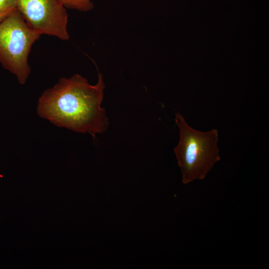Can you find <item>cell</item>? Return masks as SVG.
Masks as SVG:
<instances>
[{
  "label": "cell",
  "instance_id": "obj_6",
  "mask_svg": "<svg viewBox=\"0 0 269 269\" xmlns=\"http://www.w3.org/2000/svg\"><path fill=\"white\" fill-rule=\"evenodd\" d=\"M15 0H0V21L16 9Z\"/></svg>",
  "mask_w": 269,
  "mask_h": 269
},
{
  "label": "cell",
  "instance_id": "obj_2",
  "mask_svg": "<svg viewBox=\"0 0 269 269\" xmlns=\"http://www.w3.org/2000/svg\"><path fill=\"white\" fill-rule=\"evenodd\" d=\"M175 121L179 130V140L174 152L181 169L182 183L188 184L196 180H203L221 159L218 130H195L180 113L175 114Z\"/></svg>",
  "mask_w": 269,
  "mask_h": 269
},
{
  "label": "cell",
  "instance_id": "obj_3",
  "mask_svg": "<svg viewBox=\"0 0 269 269\" xmlns=\"http://www.w3.org/2000/svg\"><path fill=\"white\" fill-rule=\"evenodd\" d=\"M40 35L17 8L0 21V63L16 76L21 84L25 83L30 73L28 56Z\"/></svg>",
  "mask_w": 269,
  "mask_h": 269
},
{
  "label": "cell",
  "instance_id": "obj_5",
  "mask_svg": "<svg viewBox=\"0 0 269 269\" xmlns=\"http://www.w3.org/2000/svg\"><path fill=\"white\" fill-rule=\"evenodd\" d=\"M65 7L87 11L91 10L94 4L90 0H58Z\"/></svg>",
  "mask_w": 269,
  "mask_h": 269
},
{
  "label": "cell",
  "instance_id": "obj_4",
  "mask_svg": "<svg viewBox=\"0 0 269 269\" xmlns=\"http://www.w3.org/2000/svg\"><path fill=\"white\" fill-rule=\"evenodd\" d=\"M16 8L27 24L39 34L69 39L68 14L58 0H15Z\"/></svg>",
  "mask_w": 269,
  "mask_h": 269
},
{
  "label": "cell",
  "instance_id": "obj_1",
  "mask_svg": "<svg viewBox=\"0 0 269 269\" xmlns=\"http://www.w3.org/2000/svg\"><path fill=\"white\" fill-rule=\"evenodd\" d=\"M105 88L100 73L94 85L79 74L62 78L39 98L38 115L58 127L87 133L95 137L109 126L106 111L101 106Z\"/></svg>",
  "mask_w": 269,
  "mask_h": 269
}]
</instances>
